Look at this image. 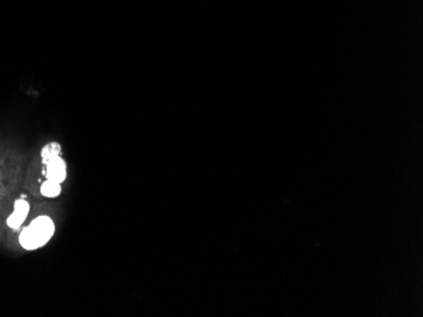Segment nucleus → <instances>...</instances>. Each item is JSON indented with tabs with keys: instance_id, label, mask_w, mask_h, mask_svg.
<instances>
[{
	"instance_id": "obj_4",
	"label": "nucleus",
	"mask_w": 423,
	"mask_h": 317,
	"mask_svg": "<svg viewBox=\"0 0 423 317\" xmlns=\"http://www.w3.org/2000/svg\"><path fill=\"white\" fill-rule=\"evenodd\" d=\"M61 155V145L57 142H51V143L46 144L41 150V157L45 165L52 160L54 157H59Z\"/></svg>"
},
{
	"instance_id": "obj_2",
	"label": "nucleus",
	"mask_w": 423,
	"mask_h": 317,
	"mask_svg": "<svg viewBox=\"0 0 423 317\" xmlns=\"http://www.w3.org/2000/svg\"><path fill=\"white\" fill-rule=\"evenodd\" d=\"M45 174L47 177V180L54 181L62 184L64 181L66 180L67 168L66 162L64 161L61 156L54 157L52 160H50L46 163V171Z\"/></svg>"
},
{
	"instance_id": "obj_1",
	"label": "nucleus",
	"mask_w": 423,
	"mask_h": 317,
	"mask_svg": "<svg viewBox=\"0 0 423 317\" xmlns=\"http://www.w3.org/2000/svg\"><path fill=\"white\" fill-rule=\"evenodd\" d=\"M54 224L49 216H38L23 229L19 243L27 251H36L49 243L54 237Z\"/></svg>"
},
{
	"instance_id": "obj_5",
	"label": "nucleus",
	"mask_w": 423,
	"mask_h": 317,
	"mask_svg": "<svg viewBox=\"0 0 423 317\" xmlns=\"http://www.w3.org/2000/svg\"><path fill=\"white\" fill-rule=\"evenodd\" d=\"M41 193L45 198H57L61 193V184L51 180L45 181L41 186Z\"/></svg>"
},
{
	"instance_id": "obj_3",
	"label": "nucleus",
	"mask_w": 423,
	"mask_h": 317,
	"mask_svg": "<svg viewBox=\"0 0 423 317\" xmlns=\"http://www.w3.org/2000/svg\"><path fill=\"white\" fill-rule=\"evenodd\" d=\"M30 214V204L25 198H19L14 203V210L12 215L6 219L8 227L12 229H19L21 225L25 222L27 216Z\"/></svg>"
}]
</instances>
